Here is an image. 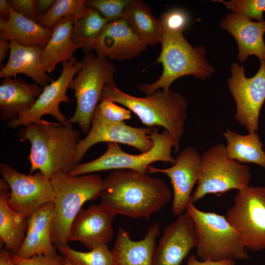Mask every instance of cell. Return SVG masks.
Wrapping results in <instances>:
<instances>
[{
	"instance_id": "cell-26",
	"label": "cell",
	"mask_w": 265,
	"mask_h": 265,
	"mask_svg": "<svg viewBox=\"0 0 265 265\" xmlns=\"http://www.w3.org/2000/svg\"><path fill=\"white\" fill-rule=\"evenodd\" d=\"M53 32V28L42 27L38 23L16 12L11 7L9 18H0V36L9 41L14 39L24 46L44 48Z\"/></svg>"
},
{
	"instance_id": "cell-17",
	"label": "cell",
	"mask_w": 265,
	"mask_h": 265,
	"mask_svg": "<svg viewBox=\"0 0 265 265\" xmlns=\"http://www.w3.org/2000/svg\"><path fill=\"white\" fill-rule=\"evenodd\" d=\"M115 215L101 202L82 208L71 224L68 242L79 241L89 250L107 244L114 235Z\"/></svg>"
},
{
	"instance_id": "cell-43",
	"label": "cell",
	"mask_w": 265,
	"mask_h": 265,
	"mask_svg": "<svg viewBox=\"0 0 265 265\" xmlns=\"http://www.w3.org/2000/svg\"><path fill=\"white\" fill-rule=\"evenodd\" d=\"M64 263L65 265H72L68 261H67L66 259L64 258Z\"/></svg>"
},
{
	"instance_id": "cell-31",
	"label": "cell",
	"mask_w": 265,
	"mask_h": 265,
	"mask_svg": "<svg viewBox=\"0 0 265 265\" xmlns=\"http://www.w3.org/2000/svg\"><path fill=\"white\" fill-rule=\"evenodd\" d=\"M57 249L72 265H114L112 251L106 244L100 245L88 252L74 250L68 244Z\"/></svg>"
},
{
	"instance_id": "cell-22",
	"label": "cell",
	"mask_w": 265,
	"mask_h": 265,
	"mask_svg": "<svg viewBox=\"0 0 265 265\" xmlns=\"http://www.w3.org/2000/svg\"><path fill=\"white\" fill-rule=\"evenodd\" d=\"M43 91L36 83L26 82L21 78H3L0 83V117L11 121L30 109Z\"/></svg>"
},
{
	"instance_id": "cell-28",
	"label": "cell",
	"mask_w": 265,
	"mask_h": 265,
	"mask_svg": "<svg viewBox=\"0 0 265 265\" xmlns=\"http://www.w3.org/2000/svg\"><path fill=\"white\" fill-rule=\"evenodd\" d=\"M230 158L240 163H252L265 169V153L257 132L242 135L230 129L223 132Z\"/></svg>"
},
{
	"instance_id": "cell-4",
	"label": "cell",
	"mask_w": 265,
	"mask_h": 265,
	"mask_svg": "<svg viewBox=\"0 0 265 265\" xmlns=\"http://www.w3.org/2000/svg\"><path fill=\"white\" fill-rule=\"evenodd\" d=\"M159 55L153 64L161 63L163 69L160 77L150 84H140L139 90L148 95L159 89L167 91L178 79L192 75L205 80L215 72V68L205 58L203 46L193 47L186 40L183 31H163Z\"/></svg>"
},
{
	"instance_id": "cell-34",
	"label": "cell",
	"mask_w": 265,
	"mask_h": 265,
	"mask_svg": "<svg viewBox=\"0 0 265 265\" xmlns=\"http://www.w3.org/2000/svg\"><path fill=\"white\" fill-rule=\"evenodd\" d=\"M159 21L163 31H184L189 26L190 18L185 10L174 8L162 13Z\"/></svg>"
},
{
	"instance_id": "cell-29",
	"label": "cell",
	"mask_w": 265,
	"mask_h": 265,
	"mask_svg": "<svg viewBox=\"0 0 265 265\" xmlns=\"http://www.w3.org/2000/svg\"><path fill=\"white\" fill-rule=\"evenodd\" d=\"M107 23L97 10L90 8L86 15L74 21L72 41L82 46L81 50L85 54L91 53L94 50L97 39Z\"/></svg>"
},
{
	"instance_id": "cell-5",
	"label": "cell",
	"mask_w": 265,
	"mask_h": 265,
	"mask_svg": "<svg viewBox=\"0 0 265 265\" xmlns=\"http://www.w3.org/2000/svg\"><path fill=\"white\" fill-rule=\"evenodd\" d=\"M54 196L52 241L56 248L68 245L71 224L85 202L98 197L103 180L97 174L72 176L59 172L50 179Z\"/></svg>"
},
{
	"instance_id": "cell-9",
	"label": "cell",
	"mask_w": 265,
	"mask_h": 265,
	"mask_svg": "<svg viewBox=\"0 0 265 265\" xmlns=\"http://www.w3.org/2000/svg\"><path fill=\"white\" fill-rule=\"evenodd\" d=\"M249 166L232 159L222 143L214 145L201 155L199 179L191 201L195 203L208 194L240 190L249 186Z\"/></svg>"
},
{
	"instance_id": "cell-33",
	"label": "cell",
	"mask_w": 265,
	"mask_h": 265,
	"mask_svg": "<svg viewBox=\"0 0 265 265\" xmlns=\"http://www.w3.org/2000/svg\"><path fill=\"white\" fill-rule=\"evenodd\" d=\"M216 1L222 3L233 12L250 20L264 21L263 13L265 11V0H232L229 1L218 0Z\"/></svg>"
},
{
	"instance_id": "cell-36",
	"label": "cell",
	"mask_w": 265,
	"mask_h": 265,
	"mask_svg": "<svg viewBox=\"0 0 265 265\" xmlns=\"http://www.w3.org/2000/svg\"><path fill=\"white\" fill-rule=\"evenodd\" d=\"M10 253L11 260L17 265H65L63 257L59 255L53 257L37 255L26 259Z\"/></svg>"
},
{
	"instance_id": "cell-6",
	"label": "cell",
	"mask_w": 265,
	"mask_h": 265,
	"mask_svg": "<svg viewBox=\"0 0 265 265\" xmlns=\"http://www.w3.org/2000/svg\"><path fill=\"white\" fill-rule=\"evenodd\" d=\"M186 212L193 222L198 257L216 262L245 260L249 258L239 233L225 216L202 211L191 201Z\"/></svg>"
},
{
	"instance_id": "cell-32",
	"label": "cell",
	"mask_w": 265,
	"mask_h": 265,
	"mask_svg": "<svg viewBox=\"0 0 265 265\" xmlns=\"http://www.w3.org/2000/svg\"><path fill=\"white\" fill-rule=\"evenodd\" d=\"M132 0H87L88 8L97 10L107 22L123 19Z\"/></svg>"
},
{
	"instance_id": "cell-18",
	"label": "cell",
	"mask_w": 265,
	"mask_h": 265,
	"mask_svg": "<svg viewBox=\"0 0 265 265\" xmlns=\"http://www.w3.org/2000/svg\"><path fill=\"white\" fill-rule=\"evenodd\" d=\"M146 43L120 19L107 22L96 42V55L113 60H131L147 49Z\"/></svg>"
},
{
	"instance_id": "cell-2",
	"label": "cell",
	"mask_w": 265,
	"mask_h": 265,
	"mask_svg": "<svg viewBox=\"0 0 265 265\" xmlns=\"http://www.w3.org/2000/svg\"><path fill=\"white\" fill-rule=\"evenodd\" d=\"M80 132L72 123L63 124L45 121L31 123L19 131L21 141L31 144L28 159L29 174L39 170L51 179L59 172L70 173L75 166L73 159L80 140Z\"/></svg>"
},
{
	"instance_id": "cell-15",
	"label": "cell",
	"mask_w": 265,
	"mask_h": 265,
	"mask_svg": "<svg viewBox=\"0 0 265 265\" xmlns=\"http://www.w3.org/2000/svg\"><path fill=\"white\" fill-rule=\"evenodd\" d=\"M201 158L195 148L187 147L179 153L172 166L148 168V173H161L169 178L173 190L171 212L175 216L185 212L191 201L192 190L199 179Z\"/></svg>"
},
{
	"instance_id": "cell-10",
	"label": "cell",
	"mask_w": 265,
	"mask_h": 265,
	"mask_svg": "<svg viewBox=\"0 0 265 265\" xmlns=\"http://www.w3.org/2000/svg\"><path fill=\"white\" fill-rule=\"evenodd\" d=\"M225 216L247 249H265V186H248L238 191Z\"/></svg>"
},
{
	"instance_id": "cell-7",
	"label": "cell",
	"mask_w": 265,
	"mask_h": 265,
	"mask_svg": "<svg viewBox=\"0 0 265 265\" xmlns=\"http://www.w3.org/2000/svg\"><path fill=\"white\" fill-rule=\"evenodd\" d=\"M115 67L107 58L93 53L85 54L81 67L68 88L75 91L77 106L74 115L63 124L77 123L83 134L91 128L94 111L104 86L114 83Z\"/></svg>"
},
{
	"instance_id": "cell-27",
	"label": "cell",
	"mask_w": 265,
	"mask_h": 265,
	"mask_svg": "<svg viewBox=\"0 0 265 265\" xmlns=\"http://www.w3.org/2000/svg\"><path fill=\"white\" fill-rule=\"evenodd\" d=\"M131 30L147 46L161 43L163 29L150 7L141 0H132L123 18Z\"/></svg>"
},
{
	"instance_id": "cell-12",
	"label": "cell",
	"mask_w": 265,
	"mask_h": 265,
	"mask_svg": "<svg viewBox=\"0 0 265 265\" xmlns=\"http://www.w3.org/2000/svg\"><path fill=\"white\" fill-rule=\"evenodd\" d=\"M153 129L149 127H132L124 122L109 121L102 114L97 106L89 132L78 142L73 163L75 165L80 164L92 146L102 142L124 144L137 149L141 153H146L153 146V141L149 138V135Z\"/></svg>"
},
{
	"instance_id": "cell-40",
	"label": "cell",
	"mask_w": 265,
	"mask_h": 265,
	"mask_svg": "<svg viewBox=\"0 0 265 265\" xmlns=\"http://www.w3.org/2000/svg\"><path fill=\"white\" fill-rule=\"evenodd\" d=\"M10 41L7 39L0 36V63L4 59L7 54L10 51Z\"/></svg>"
},
{
	"instance_id": "cell-11",
	"label": "cell",
	"mask_w": 265,
	"mask_h": 265,
	"mask_svg": "<svg viewBox=\"0 0 265 265\" xmlns=\"http://www.w3.org/2000/svg\"><path fill=\"white\" fill-rule=\"evenodd\" d=\"M231 76L227 80L229 89L236 104L235 118L249 133L257 132L260 110L265 101V60L252 77L245 76L244 67L233 63Z\"/></svg>"
},
{
	"instance_id": "cell-14",
	"label": "cell",
	"mask_w": 265,
	"mask_h": 265,
	"mask_svg": "<svg viewBox=\"0 0 265 265\" xmlns=\"http://www.w3.org/2000/svg\"><path fill=\"white\" fill-rule=\"evenodd\" d=\"M62 63V70L59 78L43 88V91L32 107L20 114L13 120L7 122L8 127L15 129L19 126H26L31 123H40L44 115L54 117L59 123L67 120L59 108L62 102L68 103L70 99L66 94L69 84L81 67V61L73 56L71 59Z\"/></svg>"
},
{
	"instance_id": "cell-16",
	"label": "cell",
	"mask_w": 265,
	"mask_h": 265,
	"mask_svg": "<svg viewBox=\"0 0 265 265\" xmlns=\"http://www.w3.org/2000/svg\"><path fill=\"white\" fill-rule=\"evenodd\" d=\"M197 243L193 220L185 212L165 227L155 251L153 265H181Z\"/></svg>"
},
{
	"instance_id": "cell-13",
	"label": "cell",
	"mask_w": 265,
	"mask_h": 265,
	"mask_svg": "<svg viewBox=\"0 0 265 265\" xmlns=\"http://www.w3.org/2000/svg\"><path fill=\"white\" fill-rule=\"evenodd\" d=\"M0 173L9 186L7 203L14 212L28 218L43 205L53 202L51 180L40 172L26 175L9 164L1 163Z\"/></svg>"
},
{
	"instance_id": "cell-19",
	"label": "cell",
	"mask_w": 265,
	"mask_h": 265,
	"mask_svg": "<svg viewBox=\"0 0 265 265\" xmlns=\"http://www.w3.org/2000/svg\"><path fill=\"white\" fill-rule=\"evenodd\" d=\"M220 27L228 31L238 46V59L245 62L250 55L261 61L265 60V21L253 22L235 12L226 14L220 23Z\"/></svg>"
},
{
	"instance_id": "cell-30",
	"label": "cell",
	"mask_w": 265,
	"mask_h": 265,
	"mask_svg": "<svg viewBox=\"0 0 265 265\" xmlns=\"http://www.w3.org/2000/svg\"><path fill=\"white\" fill-rule=\"evenodd\" d=\"M90 9L84 0H55L38 24L44 28H53L63 18L73 16L76 21L86 15Z\"/></svg>"
},
{
	"instance_id": "cell-21",
	"label": "cell",
	"mask_w": 265,
	"mask_h": 265,
	"mask_svg": "<svg viewBox=\"0 0 265 265\" xmlns=\"http://www.w3.org/2000/svg\"><path fill=\"white\" fill-rule=\"evenodd\" d=\"M160 234V227L155 223L143 238L135 241L123 228H119L112 249L114 265H153L156 240Z\"/></svg>"
},
{
	"instance_id": "cell-37",
	"label": "cell",
	"mask_w": 265,
	"mask_h": 265,
	"mask_svg": "<svg viewBox=\"0 0 265 265\" xmlns=\"http://www.w3.org/2000/svg\"><path fill=\"white\" fill-rule=\"evenodd\" d=\"M35 0H9L11 8L16 12L38 23Z\"/></svg>"
},
{
	"instance_id": "cell-41",
	"label": "cell",
	"mask_w": 265,
	"mask_h": 265,
	"mask_svg": "<svg viewBox=\"0 0 265 265\" xmlns=\"http://www.w3.org/2000/svg\"><path fill=\"white\" fill-rule=\"evenodd\" d=\"M0 265H17L11 260L10 253L6 249H0Z\"/></svg>"
},
{
	"instance_id": "cell-25",
	"label": "cell",
	"mask_w": 265,
	"mask_h": 265,
	"mask_svg": "<svg viewBox=\"0 0 265 265\" xmlns=\"http://www.w3.org/2000/svg\"><path fill=\"white\" fill-rule=\"evenodd\" d=\"M75 18H64L53 27V32L47 45L43 49L40 61L47 73H51L56 65L71 59L76 51L82 48L72 40V30Z\"/></svg>"
},
{
	"instance_id": "cell-20",
	"label": "cell",
	"mask_w": 265,
	"mask_h": 265,
	"mask_svg": "<svg viewBox=\"0 0 265 265\" xmlns=\"http://www.w3.org/2000/svg\"><path fill=\"white\" fill-rule=\"evenodd\" d=\"M54 215L53 202L46 203L28 218L25 239L17 255L29 259L37 255L53 257L58 254L52 239Z\"/></svg>"
},
{
	"instance_id": "cell-24",
	"label": "cell",
	"mask_w": 265,
	"mask_h": 265,
	"mask_svg": "<svg viewBox=\"0 0 265 265\" xmlns=\"http://www.w3.org/2000/svg\"><path fill=\"white\" fill-rule=\"evenodd\" d=\"M10 195L8 184L0 179V239L11 253L17 254L25 239L28 228V218L14 212L9 206Z\"/></svg>"
},
{
	"instance_id": "cell-8",
	"label": "cell",
	"mask_w": 265,
	"mask_h": 265,
	"mask_svg": "<svg viewBox=\"0 0 265 265\" xmlns=\"http://www.w3.org/2000/svg\"><path fill=\"white\" fill-rule=\"evenodd\" d=\"M153 142L151 149L144 153L132 155L126 153L118 143H107V149L99 158L90 161L76 164L68 173L72 176L87 174L107 170H133L147 173L150 165L157 161L169 162L174 164L176 159L171 156L175 141L172 135L166 130L161 133L154 128L149 135Z\"/></svg>"
},
{
	"instance_id": "cell-23",
	"label": "cell",
	"mask_w": 265,
	"mask_h": 265,
	"mask_svg": "<svg viewBox=\"0 0 265 265\" xmlns=\"http://www.w3.org/2000/svg\"><path fill=\"white\" fill-rule=\"evenodd\" d=\"M10 54L6 65L0 71V78H4L24 74L31 78L35 83L42 88L53 80L47 74L40 61L44 48L39 46L26 47L10 40Z\"/></svg>"
},
{
	"instance_id": "cell-35",
	"label": "cell",
	"mask_w": 265,
	"mask_h": 265,
	"mask_svg": "<svg viewBox=\"0 0 265 265\" xmlns=\"http://www.w3.org/2000/svg\"><path fill=\"white\" fill-rule=\"evenodd\" d=\"M116 104L109 101H104L100 102L98 107L102 114L109 121L121 122L131 119V111Z\"/></svg>"
},
{
	"instance_id": "cell-42",
	"label": "cell",
	"mask_w": 265,
	"mask_h": 265,
	"mask_svg": "<svg viewBox=\"0 0 265 265\" xmlns=\"http://www.w3.org/2000/svg\"><path fill=\"white\" fill-rule=\"evenodd\" d=\"M0 18L9 19L10 15V6L7 0H0Z\"/></svg>"
},
{
	"instance_id": "cell-3",
	"label": "cell",
	"mask_w": 265,
	"mask_h": 265,
	"mask_svg": "<svg viewBox=\"0 0 265 265\" xmlns=\"http://www.w3.org/2000/svg\"><path fill=\"white\" fill-rule=\"evenodd\" d=\"M109 101L123 106L133 112L148 127L161 126L173 136L175 153L180 150L186 118L187 103L180 93L169 89L158 90L144 97L131 95L121 91L115 83L106 85L100 102Z\"/></svg>"
},
{
	"instance_id": "cell-39",
	"label": "cell",
	"mask_w": 265,
	"mask_h": 265,
	"mask_svg": "<svg viewBox=\"0 0 265 265\" xmlns=\"http://www.w3.org/2000/svg\"><path fill=\"white\" fill-rule=\"evenodd\" d=\"M55 0H37L36 1V13L39 20L41 17L44 15L51 7ZM39 22V21H38Z\"/></svg>"
},
{
	"instance_id": "cell-1",
	"label": "cell",
	"mask_w": 265,
	"mask_h": 265,
	"mask_svg": "<svg viewBox=\"0 0 265 265\" xmlns=\"http://www.w3.org/2000/svg\"><path fill=\"white\" fill-rule=\"evenodd\" d=\"M162 179L133 170H115L103 180L101 203L115 215L149 220L170 201Z\"/></svg>"
},
{
	"instance_id": "cell-38",
	"label": "cell",
	"mask_w": 265,
	"mask_h": 265,
	"mask_svg": "<svg viewBox=\"0 0 265 265\" xmlns=\"http://www.w3.org/2000/svg\"><path fill=\"white\" fill-rule=\"evenodd\" d=\"M235 261H212L209 260L199 261L195 255L190 256L186 265H235Z\"/></svg>"
}]
</instances>
